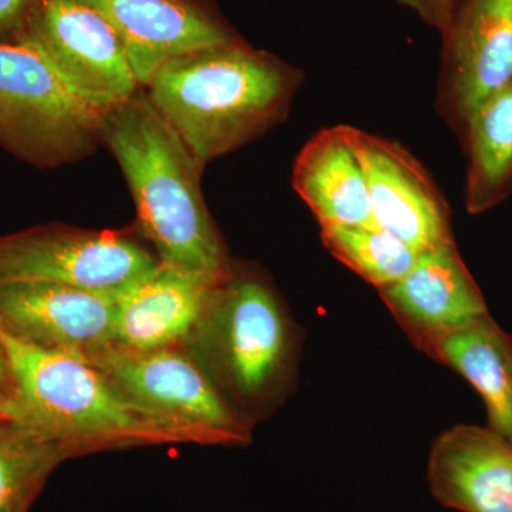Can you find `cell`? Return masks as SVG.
I'll use <instances>...</instances> for the list:
<instances>
[{
    "label": "cell",
    "mask_w": 512,
    "mask_h": 512,
    "mask_svg": "<svg viewBox=\"0 0 512 512\" xmlns=\"http://www.w3.org/2000/svg\"><path fill=\"white\" fill-rule=\"evenodd\" d=\"M100 138L126 175L141 231L160 262L229 274L227 252L202 197L204 165L148 97L136 94L106 111Z\"/></svg>",
    "instance_id": "1"
},
{
    "label": "cell",
    "mask_w": 512,
    "mask_h": 512,
    "mask_svg": "<svg viewBox=\"0 0 512 512\" xmlns=\"http://www.w3.org/2000/svg\"><path fill=\"white\" fill-rule=\"evenodd\" d=\"M298 82L271 57L229 42L168 60L147 97L205 165L281 119Z\"/></svg>",
    "instance_id": "2"
},
{
    "label": "cell",
    "mask_w": 512,
    "mask_h": 512,
    "mask_svg": "<svg viewBox=\"0 0 512 512\" xmlns=\"http://www.w3.org/2000/svg\"><path fill=\"white\" fill-rule=\"evenodd\" d=\"M19 413L73 457L130 447L202 444L197 433L138 403L82 357L26 345L0 330Z\"/></svg>",
    "instance_id": "3"
},
{
    "label": "cell",
    "mask_w": 512,
    "mask_h": 512,
    "mask_svg": "<svg viewBox=\"0 0 512 512\" xmlns=\"http://www.w3.org/2000/svg\"><path fill=\"white\" fill-rule=\"evenodd\" d=\"M185 345L229 402L251 409L272 402L284 390L295 340L269 286L254 276L229 272Z\"/></svg>",
    "instance_id": "4"
},
{
    "label": "cell",
    "mask_w": 512,
    "mask_h": 512,
    "mask_svg": "<svg viewBox=\"0 0 512 512\" xmlns=\"http://www.w3.org/2000/svg\"><path fill=\"white\" fill-rule=\"evenodd\" d=\"M103 117L25 33L0 42V144L10 153L40 167L66 163L93 146Z\"/></svg>",
    "instance_id": "5"
},
{
    "label": "cell",
    "mask_w": 512,
    "mask_h": 512,
    "mask_svg": "<svg viewBox=\"0 0 512 512\" xmlns=\"http://www.w3.org/2000/svg\"><path fill=\"white\" fill-rule=\"evenodd\" d=\"M87 362L138 403L197 433L204 446H242L251 441L249 419L181 345L133 350L111 343Z\"/></svg>",
    "instance_id": "6"
},
{
    "label": "cell",
    "mask_w": 512,
    "mask_h": 512,
    "mask_svg": "<svg viewBox=\"0 0 512 512\" xmlns=\"http://www.w3.org/2000/svg\"><path fill=\"white\" fill-rule=\"evenodd\" d=\"M158 264L119 232L39 227L0 237V284L52 282L117 296Z\"/></svg>",
    "instance_id": "7"
},
{
    "label": "cell",
    "mask_w": 512,
    "mask_h": 512,
    "mask_svg": "<svg viewBox=\"0 0 512 512\" xmlns=\"http://www.w3.org/2000/svg\"><path fill=\"white\" fill-rule=\"evenodd\" d=\"M20 33V32H19ZM22 33L64 82L97 110L136 96L138 83L119 37L96 10L77 0H39Z\"/></svg>",
    "instance_id": "8"
},
{
    "label": "cell",
    "mask_w": 512,
    "mask_h": 512,
    "mask_svg": "<svg viewBox=\"0 0 512 512\" xmlns=\"http://www.w3.org/2000/svg\"><path fill=\"white\" fill-rule=\"evenodd\" d=\"M350 140L365 173L376 227L419 254L454 241L446 201L409 151L355 127Z\"/></svg>",
    "instance_id": "9"
},
{
    "label": "cell",
    "mask_w": 512,
    "mask_h": 512,
    "mask_svg": "<svg viewBox=\"0 0 512 512\" xmlns=\"http://www.w3.org/2000/svg\"><path fill=\"white\" fill-rule=\"evenodd\" d=\"M116 296L52 282L0 284V330L26 345L87 360L114 343Z\"/></svg>",
    "instance_id": "10"
},
{
    "label": "cell",
    "mask_w": 512,
    "mask_h": 512,
    "mask_svg": "<svg viewBox=\"0 0 512 512\" xmlns=\"http://www.w3.org/2000/svg\"><path fill=\"white\" fill-rule=\"evenodd\" d=\"M379 293L409 339L433 359L451 333L490 315L454 241L421 252L400 281Z\"/></svg>",
    "instance_id": "11"
},
{
    "label": "cell",
    "mask_w": 512,
    "mask_h": 512,
    "mask_svg": "<svg viewBox=\"0 0 512 512\" xmlns=\"http://www.w3.org/2000/svg\"><path fill=\"white\" fill-rule=\"evenodd\" d=\"M447 33L440 103L466 128L485 101L512 83V0H468Z\"/></svg>",
    "instance_id": "12"
},
{
    "label": "cell",
    "mask_w": 512,
    "mask_h": 512,
    "mask_svg": "<svg viewBox=\"0 0 512 512\" xmlns=\"http://www.w3.org/2000/svg\"><path fill=\"white\" fill-rule=\"evenodd\" d=\"M106 20L126 50L140 86L168 60L191 50L232 42L194 0H77Z\"/></svg>",
    "instance_id": "13"
},
{
    "label": "cell",
    "mask_w": 512,
    "mask_h": 512,
    "mask_svg": "<svg viewBox=\"0 0 512 512\" xmlns=\"http://www.w3.org/2000/svg\"><path fill=\"white\" fill-rule=\"evenodd\" d=\"M433 497L460 512H512V443L490 427L457 424L427 461Z\"/></svg>",
    "instance_id": "14"
},
{
    "label": "cell",
    "mask_w": 512,
    "mask_h": 512,
    "mask_svg": "<svg viewBox=\"0 0 512 512\" xmlns=\"http://www.w3.org/2000/svg\"><path fill=\"white\" fill-rule=\"evenodd\" d=\"M227 275H208L160 262L116 296L114 345L153 350L185 343Z\"/></svg>",
    "instance_id": "15"
},
{
    "label": "cell",
    "mask_w": 512,
    "mask_h": 512,
    "mask_svg": "<svg viewBox=\"0 0 512 512\" xmlns=\"http://www.w3.org/2000/svg\"><path fill=\"white\" fill-rule=\"evenodd\" d=\"M292 184L320 228L375 225L350 126L323 128L315 134L296 157Z\"/></svg>",
    "instance_id": "16"
},
{
    "label": "cell",
    "mask_w": 512,
    "mask_h": 512,
    "mask_svg": "<svg viewBox=\"0 0 512 512\" xmlns=\"http://www.w3.org/2000/svg\"><path fill=\"white\" fill-rule=\"evenodd\" d=\"M434 360L464 377L485 404L488 427L512 443V335L491 315L451 333Z\"/></svg>",
    "instance_id": "17"
},
{
    "label": "cell",
    "mask_w": 512,
    "mask_h": 512,
    "mask_svg": "<svg viewBox=\"0 0 512 512\" xmlns=\"http://www.w3.org/2000/svg\"><path fill=\"white\" fill-rule=\"evenodd\" d=\"M467 138L466 208L483 214L512 194V83L474 113Z\"/></svg>",
    "instance_id": "18"
},
{
    "label": "cell",
    "mask_w": 512,
    "mask_h": 512,
    "mask_svg": "<svg viewBox=\"0 0 512 512\" xmlns=\"http://www.w3.org/2000/svg\"><path fill=\"white\" fill-rule=\"evenodd\" d=\"M69 458L72 451L42 430L0 416V512H28L50 474Z\"/></svg>",
    "instance_id": "19"
},
{
    "label": "cell",
    "mask_w": 512,
    "mask_h": 512,
    "mask_svg": "<svg viewBox=\"0 0 512 512\" xmlns=\"http://www.w3.org/2000/svg\"><path fill=\"white\" fill-rule=\"evenodd\" d=\"M320 238L330 255L377 291L400 281L420 255L376 225L320 228Z\"/></svg>",
    "instance_id": "20"
},
{
    "label": "cell",
    "mask_w": 512,
    "mask_h": 512,
    "mask_svg": "<svg viewBox=\"0 0 512 512\" xmlns=\"http://www.w3.org/2000/svg\"><path fill=\"white\" fill-rule=\"evenodd\" d=\"M19 413L18 387L8 349L0 338V416L16 419Z\"/></svg>",
    "instance_id": "21"
},
{
    "label": "cell",
    "mask_w": 512,
    "mask_h": 512,
    "mask_svg": "<svg viewBox=\"0 0 512 512\" xmlns=\"http://www.w3.org/2000/svg\"><path fill=\"white\" fill-rule=\"evenodd\" d=\"M407 8L416 10L417 13L444 32L450 29L454 20V0H399Z\"/></svg>",
    "instance_id": "22"
},
{
    "label": "cell",
    "mask_w": 512,
    "mask_h": 512,
    "mask_svg": "<svg viewBox=\"0 0 512 512\" xmlns=\"http://www.w3.org/2000/svg\"><path fill=\"white\" fill-rule=\"evenodd\" d=\"M39 0H0V35L22 32Z\"/></svg>",
    "instance_id": "23"
}]
</instances>
